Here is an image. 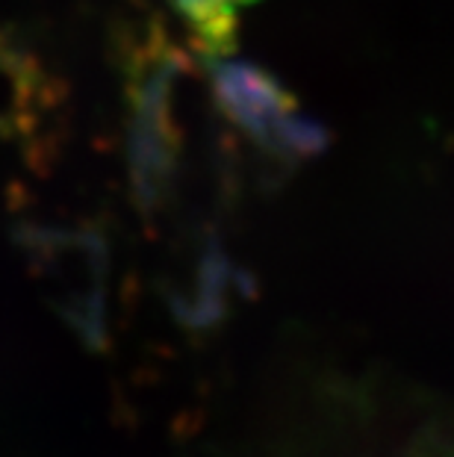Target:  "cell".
Returning <instances> with one entry per match:
<instances>
[{
    "mask_svg": "<svg viewBox=\"0 0 454 457\" xmlns=\"http://www.w3.org/2000/svg\"><path fill=\"white\" fill-rule=\"evenodd\" d=\"M186 71L180 51L162 36L151 38L130 62V121L128 169L133 192L144 210H157L169 195L180 157V133L175 124V83Z\"/></svg>",
    "mask_w": 454,
    "mask_h": 457,
    "instance_id": "obj_1",
    "label": "cell"
},
{
    "mask_svg": "<svg viewBox=\"0 0 454 457\" xmlns=\"http://www.w3.org/2000/svg\"><path fill=\"white\" fill-rule=\"evenodd\" d=\"M212 98L230 124L280 160H310L325 151L327 130L298 112L293 95L254 62H212Z\"/></svg>",
    "mask_w": 454,
    "mask_h": 457,
    "instance_id": "obj_2",
    "label": "cell"
},
{
    "mask_svg": "<svg viewBox=\"0 0 454 457\" xmlns=\"http://www.w3.org/2000/svg\"><path fill=\"white\" fill-rule=\"evenodd\" d=\"M51 104L54 89L38 65L18 47L0 42V133L30 136Z\"/></svg>",
    "mask_w": 454,
    "mask_h": 457,
    "instance_id": "obj_3",
    "label": "cell"
},
{
    "mask_svg": "<svg viewBox=\"0 0 454 457\" xmlns=\"http://www.w3.org/2000/svg\"><path fill=\"white\" fill-rule=\"evenodd\" d=\"M192 38L207 54H227L236 38V6L254 0H171Z\"/></svg>",
    "mask_w": 454,
    "mask_h": 457,
    "instance_id": "obj_4",
    "label": "cell"
}]
</instances>
